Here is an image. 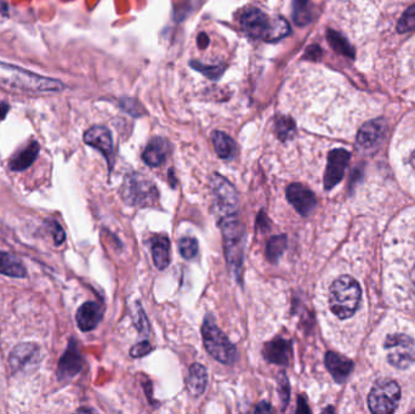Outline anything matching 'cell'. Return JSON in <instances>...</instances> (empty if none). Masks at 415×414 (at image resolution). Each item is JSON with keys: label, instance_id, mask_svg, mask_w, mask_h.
I'll list each match as a JSON object with an SVG mask.
<instances>
[{"label": "cell", "instance_id": "1", "mask_svg": "<svg viewBox=\"0 0 415 414\" xmlns=\"http://www.w3.org/2000/svg\"><path fill=\"white\" fill-rule=\"evenodd\" d=\"M0 86L21 93L52 94L64 90L62 82L0 61Z\"/></svg>", "mask_w": 415, "mask_h": 414}, {"label": "cell", "instance_id": "2", "mask_svg": "<svg viewBox=\"0 0 415 414\" xmlns=\"http://www.w3.org/2000/svg\"><path fill=\"white\" fill-rule=\"evenodd\" d=\"M219 226L224 237V257L237 279H241L244 247H246V235L236 214L224 216L219 219Z\"/></svg>", "mask_w": 415, "mask_h": 414}, {"label": "cell", "instance_id": "3", "mask_svg": "<svg viewBox=\"0 0 415 414\" xmlns=\"http://www.w3.org/2000/svg\"><path fill=\"white\" fill-rule=\"evenodd\" d=\"M239 25L251 38L278 40L288 35L289 25L283 18L271 21L266 13L255 8H246L239 16Z\"/></svg>", "mask_w": 415, "mask_h": 414}, {"label": "cell", "instance_id": "4", "mask_svg": "<svg viewBox=\"0 0 415 414\" xmlns=\"http://www.w3.org/2000/svg\"><path fill=\"white\" fill-rule=\"evenodd\" d=\"M360 301V284L350 276H343L334 281L329 291L331 313L341 320L356 313Z\"/></svg>", "mask_w": 415, "mask_h": 414}, {"label": "cell", "instance_id": "5", "mask_svg": "<svg viewBox=\"0 0 415 414\" xmlns=\"http://www.w3.org/2000/svg\"><path fill=\"white\" fill-rule=\"evenodd\" d=\"M204 347L209 355L224 364H233L237 359V350L227 335L216 325L212 315H207L202 327Z\"/></svg>", "mask_w": 415, "mask_h": 414}, {"label": "cell", "instance_id": "6", "mask_svg": "<svg viewBox=\"0 0 415 414\" xmlns=\"http://www.w3.org/2000/svg\"><path fill=\"white\" fill-rule=\"evenodd\" d=\"M124 201L134 207L152 206L158 199L157 189L140 174H130L122 187Z\"/></svg>", "mask_w": 415, "mask_h": 414}, {"label": "cell", "instance_id": "7", "mask_svg": "<svg viewBox=\"0 0 415 414\" xmlns=\"http://www.w3.org/2000/svg\"><path fill=\"white\" fill-rule=\"evenodd\" d=\"M401 389L392 381H382L374 385L368 396V405L373 413H392L399 406Z\"/></svg>", "mask_w": 415, "mask_h": 414}, {"label": "cell", "instance_id": "8", "mask_svg": "<svg viewBox=\"0 0 415 414\" xmlns=\"http://www.w3.org/2000/svg\"><path fill=\"white\" fill-rule=\"evenodd\" d=\"M212 196L214 207L219 219L236 214L238 208V194L232 184L219 174L212 175Z\"/></svg>", "mask_w": 415, "mask_h": 414}, {"label": "cell", "instance_id": "9", "mask_svg": "<svg viewBox=\"0 0 415 414\" xmlns=\"http://www.w3.org/2000/svg\"><path fill=\"white\" fill-rule=\"evenodd\" d=\"M387 359L399 369L409 367L415 359L414 340L406 334H392L385 340Z\"/></svg>", "mask_w": 415, "mask_h": 414}, {"label": "cell", "instance_id": "10", "mask_svg": "<svg viewBox=\"0 0 415 414\" xmlns=\"http://www.w3.org/2000/svg\"><path fill=\"white\" fill-rule=\"evenodd\" d=\"M350 161V153L346 150H333L328 156L326 174H324V189L331 190L343 178V174Z\"/></svg>", "mask_w": 415, "mask_h": 414}, {"label": "cell", "instance_id": "11", "mask_svg": "<svg viewBox=\"0 0 415 414\" xmlns=\"http://www.w3.org/2000/svg\"><path fill=\"white\" fill-rule=\"evenodd\" d=\"M287 198L289 203L302 216H307L314 211L317 201L312 191L301 184H292L287 189Z\"/></svg>", "mask_w": 415, "mask_h": 414}, {"label": "cell", "instance_id": "12", "mask_svg": "<svg viewBox=\"0 0 415 414\" xmlns=\"http://www.w3.org/2000/svg\"><path fill=\"white\" fill-rule=\"evenodd\" d=\"M85 144L93 146L106 157L110 170L113 165V141L110 131L105 127H93L84 134Z\"/></svg>", "mask_w": 415, "mask_h": 414}, {"label": "cell", "instance_id": "13", "mask_svg": "<svg viewBox=\"0 0 415 414\" xmlns=\"http://www.w3.org/2000/svg\"><path fill=\"white\" fill-rule=\"evenodd\" d=\"M292 342L287 339L277 338L268 342L263 347V357L270 364L287 366L292 357Z\"/></svg>", "mask_w": 415, "mask_h": 414}, {"label": "cell", "instance_id": "14", "mask_svg": "<svg viewBox=\"0 0 415 414\" xmlns=\"http://www.w3.org/2000/svg\"><path fill=\"white\" fill-rule=\"evenodd\" d=\"M101 320V306L95 301H86L76 311V323L83 332L95 330Z\"/></svg>", "mask_w": 415, "mask_h": 414}, {"label": "cell", "instance_id": "15", "mask_svg": "<svg viewBox=\"0 0 415 414\" xmlns=\"http://www.w3.org/2000/svg\"><path fill=\"white\" fill-rule=\"evenodd\" d=\"M386 123L382 119H375L365 123L360 128V133L357 135V142L365 148L373 147L382 139L385 134Z\"/></svg>", "mask_w": 415, "mask_h": 414}, {"label": "cell", "instance_id": "16", "mask_svg": "<svg viewBox=\"0 0 415 414\" xmlns=\"http://www.w3.org/2000/svg\"><path fill=\"white\" fill-rule=\"evenodd\" d=\"M81 357L78 347H76L74 340L71 342L67 351L64 352L62 359L59 361V376L61 379H66V378H72L78 373L81 372Z\"/></svg>", "mask_w": 415, "mask_h": 414}, {"label": "cell", "instance_id": "17", "mask_svg": "<svg viewBox=\"0 0 415 414\" xmlns=\"http://www.w3.org/2000/svg\"><path fill=\"white\" fill-rule=\"evenodd\" d=\"M326 366L328 371L338 383H343L351 374L353 364L351 359H346L335 352H326Z\"/></svg>", "mask_w": 415, "mask_h": 414}, {"label": "cell", "instance_id": "18", "mask_svg": "<svg viewBox=\"0 0 415 414\" xmlns=\"http://www.w3.org/2000/svg\"><path fill=\"white\" fill-rule=\"evenodd\" d=\"M208 373L204 366L200 364H192L188 369V376L186 379L187 391L191 393L193 398L203 395L207 389Z\"/></svg>", "mask_w": 415, "mask_h": 414}, {"label": "cell", "instance_id": "19", "mask_svg": "<svg viewBox=\"0 0 415 414\" xmlns=\"http://www.w3.org/2000/svg\"><path fill=\"white\" fill-rule=\"evenodd\" d=\"M154 265L158 270H166L170 264V242L166 236L156 237L151 243Z\"/></svg>", "mask_w": 415, "mask_h": 414}, {"label": "cell", "instance_id": "20", "mask_svg": "<svg viewBox=\"0 0 415 414\" xmlns=\"http://www.w3.org/2000/svg\"><path fill=\"white\" fill-rule=\"evenodd\" d=\"M166 145L164 140L161 138H154V139L149 141L147 147L144 150V155H142V160H144L146 164L149 167H159L166 161Z\"/></svg>", "mask_w": 415, "mask_h": 414}, {"label": "cell", "instance_id": "21", "mask_svg": "<svg viewBox=\"0 0 415 414\" xmlns=\"http://www.w3.org/2000/svg\"><path fill=\"white\" fill-rule=\"evenodd\" d=\"M0 274L15 279H23L27 276V270L21 260L13 257V254L0 252Z\"/></svg>", "mask_w": 415, "mask_h": 414}, {"label": "cell", "instance_id": "22", "mask_svg": "<svg viewBox=\"0 0 415 414\" xmlns=\"http://www.w3.org/2000/svg\"><path fill=\"white\" fill-rule=\"evenodd\" d=\"M39 145L38 142H30L27 147L23 148L22 151L17 153L10 162V168L15 172H22L27 169L38 156Z\"/></svg>", "mask_w": 415, "mask_h": 414}, {"label": "cell", "instance_id": "23", "mask_svg": "<svg viewBox=\"0 0 415 414\" xmlns=\"http://www.w3.org/2000/svg\"><path fill=\"white\" fill-rule=\"evenodd\" d=\"M212 139L217 156L222 160H231L237 152L234 141L222 131H214Z\"/></svg>", "mask_w": 415, "mask_h": 414}, {"label": "cell", "instance_id": "24", "mask_svg": "<svg viewBox=\"0 0 415 414\" xmlns=\"http://www.w3.org/2000/svg\"><path fill=\"white\" fill-rule=\"evenodd\" d=\"M287 245H288V238L285 235L271 237L266 245V258L268 259V262H277L280 255L287 250Z\"/></svg>", "mask_w": 415, "mask_h": 414}, {"label": "cell", "instance_id": "25", "mask_svg": "<svg viewBox=\"0 0 415 414\" xmlns=\"http://www.w3.org/2000/svg\"><path fill=\"white\" fill-rule=\"evenodd\" d=\"M326 38H328V42H329L331 47H333L335 51H338L341 55L350 57V59H353V57H355L353 47L350 45V43H348L346 39L343 38L341 34L335 32V30H328Z\"/></svg>", "mask_w": 415, "mask_h": 414}, {"label": "cell", "instance_id": "26", "mask_svg": "<svg viewBox=\"0 0 415 414\" xmlns=\"http://www.w3.org/2000/svg\"><path fill=\"white\" fill-rule=\"evenodd\" d=\"M309 0H292V18L297 26H305L312 18Z\"/></svg>", "mask_w": 415, "mask_h": 414}, {"label": "cell", "instance_id": "27", "mask_svg": "<svg viewBox=\"0 0 415 414\" xmlns=\"http://www.w3.org/2000/svg\"><path fill=\"white\" fill-rule=\"evenodd\" d=\"M37 356V349L34 347H23L17 349L11 357L13 367H23L25 364H30Z\"/></svg>", "mask_w": 415, "mask_h": 414}, {"label": "cell", "instance_id": "28", "mask_svg": "<svg viewBox=\"0 0 415 414\" xmlns=\"http://www.w3.org/2000/svg\"><path fill=\"white\" fill-rule=\"evenodd\" d=\"M275 133L282 141H287L292 138V135L295 134V124L292 122V119L287 118V117H280L277 119L275 121Z\"/></svg>", "mask_w": 415, "mask_h": 414}, {"label": "cell", "instance_id": "29", "mask_svg": "<svg viewBox=\"0 0 415 414\" xmlns=\"http://www.w3.org/2000/svg\"><path fill=\"white\" fill-rule=\"evenodd\" d=\"M178 250L183 258L186 260H192L198 253V242L193 237H183L178 242Z\"/></svg>", "mask_w": 415, "mask_h": 414}, {"label": "cell", "instance_id": "30", "mask_svg": "<svg viewBox=\"0 0 415 414\" xmlns=\"http://www.w3.org/2000/svg\"><path fill=\"white\" fill-rule=\"evenodd\" d=\"M415 30V4L411 5L406 13H403L397 23V30L399 33H406Z\"/></svg>", "mask_w": 415, "mask_h": 414}, {"label": "cell", "instance_id": "31", "mask_svg": "<svg viewBox=\"0 0 415 414\" xmlns=\"http://www.w3.org/2000/svg\"><path fill=\"white\" fill-rule=\"evenodd\" d=\"M278 393H280V401H282V410H285L288 406L289 398H290V385H289L288 378L284 373H280L278 379Z\"/></svg>", "mask_w": 415, "mask_h": 414}, {"label": "cell", "instance_id": "32", "mask_svg": "<svg viewBox=\"0 0 415 414\" xmlns=\"http://www.w3.org/2000/svg\"><path fill=\"white\" fill-rule=\"evenodd\" d=\"M151 351H152V347H151L149 340H144V342H137L130 349V356L134 359L144 357V356L149 355Z\"/></svg>", "mask_w": 415, "mask_h": 414}, {"label": "cell", "instance_id": "33", "mask_svg": "<svg viewBox=\"0 0 415 414\" xmlns=\"http://www.w3.org/2000/svg\"><path fill=\"white\" fill-rule=\"evenodd\" d=\"M134 322H135L136 328L140 333L149 334V321H147V317H146V313L141 308V305L137 306V313H136L135 321Z\"/></svg>", "mask_w": 415, "mask_h": 414}, {"label": "cell", "instance_id": "34", "mask_svg": "<svg viewBox=\"0 0 415 414\" xmlns=\"http://www.w3.org/2000/svg\"><path fill=\"white\" fill-rule=\"evenodd\" d=\"M192 66L197 68V71H200V72L203 73L209 78H217L222 72V68L219 67V66H209V65L207 66V65H202L200 62H193Z\"/></svg>", "mask_w": 415, "mask_h": 414}, {"label": "cell", "instance_id": "35", "mask_svg": "<svg viewBox=\"0 0 415 414\" xmlns=\"http://www.w3.org/2000/svg\"><path fill=\"white\" fill-rule=\"evenodd\" d=\"M256 226H258V228H260V230H263V231L268 230V228H270V220H268V218H267L266 214H265L263 211H261L258 216V219H256Z\"/></svg>", "mask_w": 415, "mask_h": 414}, {"label": "cell", "instance_id": "36", "mask_svg": "<svg viewBox=\"0 0 415 414\" xmlns=\"http://www.w3.org/2000/svg\"><path fill=\"white\" fill-rule=\"evenodd\" d=\"M256 413H270L272 412V407L268 402H260L256 408H255Z\"/></svg>", "mask_w": 415, "mask_h": 414}, {"label": "cell", "instance_id": "37", "mask_svg": "<svg viewBox=\"0 0 415 414\" xmlns=\"http://www.w3.org/2000/svg\"><path fill=\"white\" fill-rule=\"evenodd\" d=\"M297 403H299L297 410V413H309V408L307 407V405H306L305 398L300 396L299 400H297Z\"/></svg>", "mask_w": 415, "mask_h": 414}, {"label": "cell", "instance_id": "38", "mask_svg": "<svg viewBox=\"0 0 415 414\" xmlns=\"http://www.w3.org/2000/svg\"><path fill=\"white\" fill-rule=\"evenodd\" d=\"M55 240L57 245H61L64 240V233L59 224H55Z\"/></svg>", "mask_w": 415, "mask_h": 414}, {"label": "cell", "instance_id": "39", "mask_svg": "<svg viewBox=\"0 0 415 414\" xmlns=\"http://www.w3.org/2000/svg\"><path fill=\"white\" fill-rule=\"evenodd\" d=\"M208 44H209V39H208L207 34L200 33V35H198V47H200V49H205Z\"/></svg>", "mask_w": 415, "mask_h": 414}, {"label": "cell", "instance_id": "40", "mask_svg": "<svg viewBox=\"0 0 415 414\" xmlns=\"http://www.w3.org/2000/svg\"><path fill=\"white\" fill-rule=\"evenodd\" d=\"M8 4H6V3H4V1H1V0H0V20H1V18H4V17L8 16Z\"/></svg>", "mask_w": 415, "mask_h": 414}, {"label": "cell", "instance_id": "41", "mask_svg": "<svg viewBox=\"0 0 415 414\" xmlns=\"http://www.w3.org/2000/svg\"><path fill=\"white\" fill-rule=\"evenodd\" d=\"M8 108H10V107H8V103H4V102L0 103V122H1V121L5 118V116L8 114Z\"/></svg>", "mask_w": 415, "mask_h": 414}, {"label": "cell", "instance_id": "42", "mask_svg": "<svg viewBox=\"0 0 415 414\" xmlns=\"http://www.w3.org/2000/svg\"><path fill=\"white\" fill-rule=\"evenodd\" d=\"M411 284H413V286H414V289H415V267H414V269H413V270H411Z\"/></svg>", "mask_w": 415, "mask_h": 414}, {"label": "cell", "instance_id": "43", "mask_svg": "<svg viewBox=\"0 0 415 414\" xmlns=\"http://www.w3.org/2000/svg\"><path fill=\"white\" fill-rule=\"evenodd\" d=\"M411 167H413V169L415 170V151L413 152V155H411Z\"/></svg>", "mask_w": 415, "mask_h": 414}]
</instances>
